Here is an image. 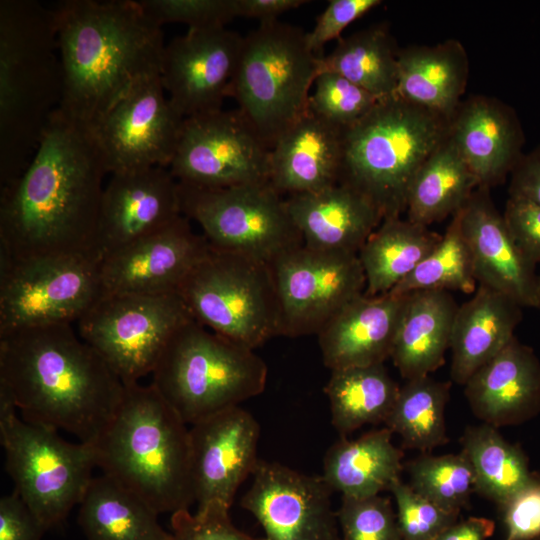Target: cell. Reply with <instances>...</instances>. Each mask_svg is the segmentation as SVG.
<instances>
[{"instance_id": "1", "label": "cell", "mask_w": 540, "mask_h": 540, "mask_svg": "<svg viewBox=\"0 0 540 540\" xmlns=\"http://www.w3.org/2000/svg\"><path fill=\"white\" fill-rule=\"evenodd\" d=\"M106 174L88 126L58 109L25 172L1 188L0 253L16 260L98 255L95 237Z\"/></svg>"}, {"instance_id": "2", "label": "cell", "mask_w": 540, "mask_h": 540, "mask_svg": "<svg viewBox=\"0 0 540 540\" xmlns=\"http://www.w3.org/2000/svg\"><path fill=\"white\" fill-rule=\"evenodd\" d=\"M0 390L23 420L93 445L125 385L72 324H53L0 335Z\"/></svg>"}, {"instance_id": "3", "label": "cell", "mask_w": 540, "mask_h": 540, "mask_svg": "<svg viewBox=\"0 0 540 540\" xmlns=\"http://www.w3.org/2000/svg\"><path fill=\"white\" fill-rule=\"evenodd\" d=\"M62 70L59 110L88 127L139 79L159 72L161 26L133 0H66L54 9Z\"/></svg>"}, {"instance_id": "4", "label": "cell", "mask_w": 540, "mask_h": 540, "mask_svg": "<svg viewBox=\"0 0 540 540\" xmlns=\"http://www.w3.org/2000/svg\"><path fill=\"white\" fill-rule=\"evenodd\" d=\"M62 70L53 9L0 1V183L18 179L59 109Z\"/></svg>"}, {"instance_id": "5", "label": "cell", "mask_w": 540, "mask_h": 540, "mask_svg": "<svg viewBox=\"0 0 540 540\" xmlns=\"http://www.w3.org/2000/svg\"><path fill=\"white\" fill-rule=\"evenodd\" d=\"M152 385H125L122 400L93 444L97 467L158 514L195 502L190 431Z\"/></svg>"}, {"instance_id": "6", "label": "cell", "mask_w": 540, "mask_h": 540, "mask_svg": "<svg viewBox=\"0 0 540 540\" xmlns=\"http://www.w3.org/2000/svg\"><path fill=\"white\" fill-rule=\"evenodd\" d=\"M448 129L447 119L398 95L379 100L343 132L339 183L367 197L383 219L401 217L414 176Z\"/></svg>"}, {"instance_id": "7", "label": "cell", "mask_w": 540, "mask_h": 540, "mask_svg": "<svg viewBox=\"0 0 540 540\" xmlns=\"http://www.w3.org/2000/svg\"><path fill=\"white\" fill-rule=\"evenodd\" d=\"M267 376V365L254 350L192 319L168 341L151 384L193 425L261 394Z\"/></svg>"}, {"instance_id": "8", "label": "cell", "mask_w": 540, "mask_h": 540, "mask_svg": "<svg viewBox=\"0 0 540 540\" xmlns=\"http://www.w3.org/2000/svg\"><path fill=\"white\" fill-rule=\"evenodd\" d=\"M321 57L309 48L306 32L278 20L244 36L229 96L270 149L308 111Z\"/></svg>"}, {"instance_id": "9", "label": "cell", "mask_w": 540, "mask_h": 540, "mask_svg": "<svg viewBox=\"0 0 540 540\" xmlns=\"http://www.w3.org/2000/svg\"><path fill=\"white\" fill-rule=\"evenodd\" d=\"M0 390V435L14 491L48 530L79 505L97 467L93 445L63 440L58 431L30 423Z\"/></svg>"}, {"instance_id": "10", "label": "cell", "mask_w": 540, "mask_h": 540, "mask_svg": "<svg viewBox=\"0 0 540 540\" xmlns=\"http://www.w3.org/2000/svg\"><path fill=\"white\" fill-rule=\"evenodd\" d=\"M192 317L254 350L280 335V307L271 265L217 250L191 270L178 291Z\"/></svg>"}, {"instance_id": "11", "label": "cell", "mask_w": 540, "mask_h": 540, "mask_svg": "<svg viewBox=\"0 0 540 540\" xmlns=\"http://www.w3.org/2000/svg\"><path fill=\"white\" fill-rule=\"evenodd\" d=\"M96 254L11 259L0 253V335L77 323L102 297Z\"/></svg>"}, {"instance_id": "12", "label": "cell", "mask_w": 540, "mask_h": 540, "mask_svg": "<svg viewBox=\"0 0 540 540\" xmlns=\"http://www.w3.org/2000/svg\"><path fill=\"white\" fill-rule=\"evenodd\" d=\"M182 215L196 221L210 247L271 265L303 243L285 200L270 183L218 189L179 183Z\"/></svg>"}, {"instance_id": "13", "label": "cell", "mask_w": 540, "mask_h": 540, "mask_svg": "<svg viewBox=\"0 0 540 540\" xmlns=\"http://www.w3.org/2000/svg\"><path fill=\"white\" fill-rule=\"evenodd\" d=\"M194 319L178 292L106 294L77 322L79 336L124 385L152 374L165 346Z\"/></svg>"}, {"instance_id": "14", "label": "cell", "mask_w": 540, "mask_h": 540, "mask_svg": "<svg viewBox=\"0 0 540 540\" xmlns=\"http://www.w3.org/2000/svg\"><path fill=\"white\" fill-rule=\"evenodd\" d=\"M168 168L195 188L269 183L270 148L238 110H219L184 119Z\"/></svg>"}, {"instance_id": "15", "label": "cell", "mask_w": 540, "mask_h": 540, "mask_svg": "<svg viewBox=\"0 0 540 540\" xmlns=\"http://www.w3.org/2000/svg\"><path fill=\"white\" fill-rule=\"evenodd\" d=\"M280 307V335L318 334L349 302L364 294L357 253L325 251L304 244L271 264Z\"/></svg>"}, {"instance_id": "16", "label": "cell", "mask_w": 540, "mask_h": 540, "mask_svg": "<svg viewBox=\"0 0 540 540\" xmlns=\"http://www.w3.org/2000/svg\"><path fill=\"white\" fill-rule=\"evenodd\" d=\"M183 122L155 72L139 79L88 128L111 175L155 166L168 168Z\"/></svg>"}, {"instance_id": "17", "label": "cell", "mask_w": 540, "mask_h": 540, "mask_svg": "<svg viewBox=\"0 0 540 540\" xmlns=\"http://www.w3.org/2000/svg\"><path fill=\"white\" fill-rule=\"evenodd\" d=\"M243 39L226 27L189 29L164 46L160 79L182 118L222 110Z\"/></svg>"}, {"instance_id": "18", "label": "cell", "mask_w": 540, "mask_h": 540, "mask_svg": "<svg viewBox=\"0 0 540 540\" xmlns=\"http://www.w3.org/2000/svg\"><path fill=\"white\" fill-rule=\"evenodd\" d=\"M332 492L321 476L259 460L241 506L261 524L267 540H342Z\"/></svg>"}, {"instance_id": "19", "label": "cell", "mask_w": 540, "mask_h": 540, "mask_svg": "<svg viewBox=\"0 0 540 540\" xmlns=\"http://www.w3.org/2000/svg\"><path fill=\"white\" fill-rule=\"evenodd\" d=\"M189 431L197 510L212 505L230 510L240 485L253 475L259 462L258 422L251 413L234 406L196 422Z\"/></svg>"}, {"instance_id": "20", "label": "cell", "mask_w": 540, "mask_h": 540, "mask_svg": "<svg viewBox=\"0 0 540 540\" xmlns=\"http://www.w3.org/2000/svg\"><path fill=\"white\" fill-rule=\"evenodd\" d=\"M210 245L181 215L159 231L100 260L103 295L177 292Z\"/></svg>"}, {"instance_id": "21", "label": "cell", "mask_w": 540, "mask_h": 540, "mask_svg": "<svg viewBox=\"0 0 540 540\" xmlns=\"http://www.w3.org/2000/svg\"><path fill=\"white\" fill-rule=\"evenodd\" d=\"M182 215L179 183L155 166L111 174L98 213L95 248L100 258L159 231Z\"/></svg>"}, {"instance_id": "22", "label": "cell", "mask_w": 540, "mask_h": 540, "mask_svg": "<svg viewBox=\"0 0 540 540\" xmlns=\"http://www.w3.org/2000/svg\"><path fill=\"white\" fill-rule=\"evenodd\" d=\"M459 212L477 284L508 295L522 307L535 308L536 265L515 243L490 189L478 187Z\"/></svg>"}, {"instance_id": "23", "label": "cell", "mask_w": 540, "mask_h": 540, "mask_svg": "<svg viewBox=\"0 0 540 540\" xmlns=\"http://www.w3.org/2000/svg\"><path fill=\"white\" fill-rule=\"evenodd\" d=\"M448 135L478 187L502 183L524 154L525 136L517 113L494 97L474 95L462 101L449 121Z\"/></svg>"}, {"instance_id": "24", "label": "cell", "mask_w": 540, "mask_h": 540, "mask_svg": "<svg viewBox=\"0 0 540 540\" xmlns=\"http://www.w3.org/2000/svg\"><path fill=\"white\" fill-rule=\"evenodd\" d=\"M464 395L482 423L522 424L540 413V360L514 337L468 379Z\"/></svg>"}, {"instance_id": "25", "label": "cell", "mask_w": 540, "mask_h": 540, "mask_svg": "<svg viewBox=\"0 0 540 540\" xmlns=\"http://www.w3.org/2000/svg\"><path fill=\"white\" fill-rule=\"evenodd\" d=\"M407 294L358 296L317 334L330 370L384 364L390 358Z\"/></svg>"}, {"instance_id": "26", "label": "cell", "mask_w": 540, "mask_h": 540, "mask_svg": "<svg viewBox=\"0 0 540 540\" xmlns=\"http://www.w3.org/2000/svg\"><path fill=\"white\" fill-rule=\"evenodd\" d=\"M344 130L309 109L270 149L269 183L281 195L319 191L340 181Z\"/></svg>"}, {"instance_id": "27", "label": "cell", "mask_w": 540, "mask_h": 540, "mask_svg": "<svg viewBox=\"0 0 540 540\" xmlns=\"http://www.w3.org/2000/svg\"><path fill=\"white\" fill-rule=\"evenodd\" d=\"M285 202L304 245L317 250L358 254L383 221L367 197L343 183L290 195Z\"/></svg>"}, {"instance_id": "28", "label": "cell", "mask_w": 540, "mask_h": 540, "mask_svg": "<svg viewBox=\"0 0 540 540\" xmlns=\"http://www.w3.org/2000/svg\"><path fill=\"white\" fill-rule=\"evenodd\" d=\"M522 308L508 295L481 285L471 299L458 306L450 342L453 382L464 386L515 337Z\"/></svg>"}, {"instance_id": "29", "label": "cell", "mask_w": 540, "mask_h": 540, "mask_svg": "<svg viewBox=\"0 0 540 540\" xmlns=\"http://www.w3.org/2000/svg\"><path fill=\"white\" fill-rule=\"evenodd\" d=\"M458 306L449 291L407 294L390 356L402 378L428 376L444 364Z\"/></svg>"}, {"instance_id": "30", "label": "cell", "mask_w": 540, "mask_h": 540, "mask_svg": "<svg viewBox=\"0 0 540 540\" xmlns=\"http://www.w3.org/2000/svg\"><path fill=\"white\" fill-rule=\"evenodd\" d=\"M396 95L451 120L467 86L469 60L463 44L449 39L398 51Z\"/></svg>"}, {"instance_id": "31", "label": "cell", "mask_w": 540, "mask_h": 540, "mask_svg": "<svg viewBox=\"0 0 540 540\" xmlns=\"http://www.w3.org/2000/svg\"><path fill=\"white\" fill-rule=\"evenodd\" d=\"M391 438L387 427L354 440L342 437L327 450L321 477L333 492L346 497H368L389 490L403 469V452Z\"/></svg>"}, {"instance_id": "32", "label": "cell", "mask_w": 540, "mask_h": 540, "mask_svg": "<svg viewBox=\"0 0 540 540\" xmlns=\"http://www.w3.org/2000/svg\"><path fill=\"white\" fill-rule=\"evenodd\" d=\"M158 513L110 476L93 477L79 503L78 522L88 540H170Z\"/></svg>"}, {"instance_id": "33", "label": "cell", "mask_w": 540, "mask_h": 540, "mask_svg": "<svg viewBox=\"0 0 540 540\" xmlns=\"http://www.w3.org/2000/svg\"><path fill=\"white\" fill-rule=\"evenodd\" d=\"M441 236L408 219H383L358 252L366 281L364 295L389 293L434 250Z\"/></svg>"}, {"instance_id": "34", "label": "cell", "mask_w": 540, "mask_h": 540, "mask_svg": "<svg viewBox=\"0 0 540 540\" xmlns=\"http://www.w3.org/2000/svg\"><path fill=\"white\" fill-rule=\"evenodd\" d=\"M478 182L447 134L425 160L410 185L407 219L424 226L461 210Z\"/></svg>"}, {"instance_id": "35", "label": "cell", "mask_w": 540, "mask_h": 540, "mask_svg": "<svg viewBox=\"0 0 540 540\" xmlns=\"http://www.w3.org/2000/svg\"><path fill=\"white\" fill-rule=\"evenodd\" d=\"M399 390L384 364L331 370L324 392L333 427L345 437L364 425L385 423Z\"/></svg>"}, {"instance_id": "36", "label": "cell", "mask_w": 540, "mask_h": 540, "mask_svg": "<svg viewBox=\"0 0 540 540\" xmlns=\"http://www.w3.org/2000/svg\"><path fill=\"white\" fill-rule=\"evenodd\" d=\"M460 443L461 452L472 468L475 492L499 508L535 474L530 471L523 450L508 442L492 425L468 426Z\"/></svg>"}, {"instance_id": "37", "label": "cell", "mask_w": 540, "mask_h": 540, "mask_svg": "<svg viewBox=\"0 0 540 540\" xmlns=\"http://www.w3.org/2000/svg\"><path fill=\"white\" fill-rule=\"evenodd\" d=\"M398 51L388 29L376 25L339 39L321 57V70L336 72L383 100L397 92Z\"/></svg>"}, {"instance_id": "38", "label": "cell", "mask_w": 540, "mask_h": 540, "mask_svg": "<svg viewBox=\"0 0 540 540\" xmlns=\"http://www.w3.org/2000/svg\"><path fill=\"white\" fill-rule=\"evenodd\" d=\"M450 389L451 382L430 375L406 380L384 424L401 437L406 448L425 452L444 445Z\"/></svg>"}, {"instance_id": "39", "label": "cell", "mask_w": 540, "mask_h": 540, "mask_svg": "<svg viewBox=\"0 0 540 540\" xmlns=\"http://www.w3.org/2000/svg\"><path fill=\"white\" fill-rule=\"evenodd\" d=\"M459 211L452 216L434 250L389 293L404 295L419 290H443L472 294L476 291L478 284L461 230Z\"/></svg>"}, {"instance_id": "40", "label": "cell", "mask_w": 540, "mask_h": 540, "mask_svg": "<svg viewBox=\"0 0 540 540\" xmlns=\"http://www.w3.org/2000/svg\"><path fill=\"white\" fill-rule=\"evenodd\" d=\"M406 468L411 488L447 511L460 513L475 492L472 468L462 452L423 454L410 460Z\"/></svg>"}, {"instance_id": "41", "label": "cell", "mask_w": 540, "mask_h": 540, "mask_svg": "<svg viewBox=\"0 0 540 540\" xmlns=\"http://www.w3.org/2000/svg\"><path fill=\"white\" fill-rule=\"evenodd\" d=\"M378 101L344 76L321 70L314 81L308 109L331 125L345 130L362 119Z\"/></svg>"}, {"instance_id": "42", "label": "cell", "mask_w": 540, "mask_h": 540, "mask_svg": "<svg viewBox=\"0 0 540 540\" xmlns=\"http://www.w3.org/2000/svg\"><path fill=\"white\" fill-rule=\"evenodd\" d=\"M336 513L342 540H402L391 501L380 494L342 496Z\"/></svg>"}, {"instance_id": "43", "label": "cell", "mask_w": 540, "mask_h": 540, "mask_svg": "<svg viewBox=\"0 0 540 540\" xmlns=\"http://www.w3.org/2000/svg\"><path fill=\"white\" fill-rule=\"evenodd\" d=\"M389 491L397 505V523L402 540H434L458 521L459 513L447 511L395 480Z\"/></svg>"}, {"instance_id": "44", "label": "cell", "mask_w": 540, "mask_h": 540, "mask_svg": "<svg viewBox=\"0 0 540 540\" xmlns=\"http://www.w3.org/2000/svg\"><path fill=\"white\" fill-rule=\"evenodd\" d=\"M144 12L159 26L182 23L189 29L225 27L239 17L238 0H141Z\"/></svg>"}, {"instance_id": "45", "label": "cell", "mask_w": 540, "mask_h": 540, "mask_svg": "<svg viewBox=\"0 0 540 540\" xmlns=\"http://www.w3.org/2000/svg\"><path fill=\"white\" fill-rule=\"evenodd\" d=\"M170 540H267L238 530L231 522L229 509L208 506L195 514L182 510L172 514Z\"/></svg>"}, {"instance_id": "46", "label": "cell", "mask_w": 540, "mask_h": 540, "mask_svg": "<svg viewBox=\"0 0 540 540\" xmlns=\"http://www.w3.org/2000/svg\"><path fill=\"white\" fill-rule=\"evenodd\" d=\"M505 540H540V475L500 507Z\"/></svg>"}, {"instance_id": "47", "label": "cell", "mask_w": 540, "mask_h": 540, "mask_svg": "<svg viewBox=\"0 0 540 540\" xmlns=\"http://www.w3.org/2000/svg\"><path fill=\"white\" fill-rule=\"evenodd\" d=\"M381 3L380 0H330L314 28L306 33L309 48L318 55L328 42L339 38L349 24Z\"/></svg>"}, {"instance_id": "48", "label": "cell", "mask_w": 540, "mask_h": 540, "mask_svg": "<svg viewBox=\"0 0 540 540\" xmlns=\"http://www.w3.org/2000/svg\"><path fill=\"white\" fill-rule=\"evenodd\" d=\"M503 216L519 249L532 263H540V205L509 196Z\"/></svg>"}, {"instance_id": "49", "label": "cell", "mask_w": 540, "mask_h": 540, "mask_svg": "<svg viewBox=\"0 0 540 540\" xmlns=\"http://www.w3.org/2000/svg\"><path fill=\"white\" fill-rule=\"evenodd\" d=\"M47 529L13 491L0 499V540H41Z\"/></svg>"}, {"instance_id": "50", "label": "cell", "mask_w": 540, "mask_h": 540, "mask_svg": "<svg viewBox=\"0 0 540 540\" xmlns=\"http://www.w3.org/2000/svg\"><path fill=\"white\" fill-rule=\"evenodd\" d=\"M509 196H519L540 205V145L524 153L510 174Z\"/></svg>"}, {"instance_id": "51", "label": "cell", "mask_w": 540, "mask_h": 540, "mask_svg": "<svg viewBox=\"0 0 540 540\" xmlns=\"http://www.w3.org/2000/svg\"><path fill=\"white\" fill-rule=\"evenodd\" d=\"M305 0H238L239 17L253 18L260 23L276 21L277 18L301 5Z\"/></svg>"}, {"instance_id": "52", "label": "cell", "mask_w": 540, "mask_h": 540, "mask_svg": "<svg viewBox=\"0 0 540 540\" xmlns=\"http://www.w3.org/2000/svg\"><path fill=\"white\" fill-rule=\"evenodd\" d=\"M494 529V522L488 518L469 517L455 522L434 540H487Z\"/></svg>"}, {"instance_id": "53", "label": "cell", "mask_w": 540, "mask_h": 540, "mask_svg": "<svg viewBox=\"0 0 540 540\" xmlns=\"http://www.w3.org/2000/svg\"><path fill=\"white\" fill-rule=\"evenodd\" d=\"M536 309L540 310V276H538L537 293H536Z\"/></svg>"}]
</instances>
